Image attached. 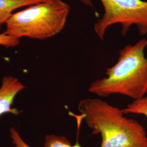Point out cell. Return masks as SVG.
I'll use <instances>...</instances> for the list:
<instances>
[{"label":"cell","instance_id":"1","mask_svg":"<svg viewBox=\"0 0 147 147\" xmlns=\"http://www.w3.org/2000/svg\"><path fill=\"white\" fill-rule=\"evenodd\" d=\"M78 110L92 134L100 135V147H147L144 126L119 108L99 98H88L80 100Z\"/></svg>","mask_w":147,"mask_h":147},{"label":"cell","instance_id":"2","mask_svg":"<svg viewBox=\"0 0 147 147\" xmlns=\"http://www.w3.org/2000/svg\"><path fill=\"white\" fill-rule=\"evenodd\" d=\"M147 39L143 38L121 49L118 61L107 69L106 77L96 79L88 88L90 93L99 98L113 94L126 96L133 100L147 94Z\"/></svg>","mask_w":147,"mask_h":147},{"label":"cell","instance_id":"3","mask_svg":"<svg viewBox=\"0 0 147 147\" xmlns=\"http://www.w3.org/2000/svg\"><path fill=\"white\" fill-rule=\"evenodd\" d=\"M70 6L62 0H43L13 13L5 33L20 39H46L60 33L67 21Z\"/></svg>","mask_w":147,"mask_h":147},{"label":"cell","instance_id":"4","mask_svg":"<svg viewBox=\"0 0 147 147\" xmlns=\"http://www.w3.org/2000/svg\"><path fill=\"white\" fill-rule=\"evenodd\" d=\"M104 8L102 17L95 23L94 30L103 40L110 27L119 24L124 36L132 26L137 27L141 36L147 34V1L100 0Z\"/></svg>","mask_w":147,"mask_h":147},{"label":"cell","instance_id":"5","mask_svg":"<svg viewBox=\"0 0 147 147\" xmlns=\"http://www.w3.org/2000/svg\"><path fill=\"white\" fill-rule=\"evenodd\" d=\"M25 88L19 79L11 76H5L0 87V116L6 113L19 115L20 111L12 107L16 96Z\"/></svg>","mask_w":147,"mask_h":147},{"label":"cell","instance_id":"6","mask_svg":"<svg viewBox=\"0 0 147 147\" xmlns=\"http://www.w3.org/2000/svg\"><path fill=\"white\" fill-rule=\"evenodd\" d=\"M9 135L13 146L9 147H31L22 139L19 132L11 127L9 129ZM44 147H82L77 140L72 144L66 137L55 135H47L45 137Z\"/></svg>","mask_w":147,"mask_h":147},{"label":"cell","instance_id":"7","mask_svg":"<svg viewBox=\"0 0 147 147\" xmlns=\"http://www.w3.org/2000/svg\"><path fill=\"white\" fill-rule=\"evenodd\" d=\"M43 0H0V31L10 18L13 11L23 7L33 5Z\"/></svg>","mask_w":147,"mask_h":147},{"label":"cell","instance_id":"8","mask_svg":"<svg viewBox=\"0 0 147 147\" xmlns=\"http://www.w3.org/2000/svg\"><path fill=\"white\" fill-rule=\"evenodd\" d=\"M121 110L124 115H140L147 118V94L142 98L133 100Z\"/></svg>","mask_w":147,"mask_h":147},{"label":"cell","instance_id":"9","mask_svg":"<svg viewBox=\"0 0 147 147\" xmlns=\"http://www.w3.org/2000/svg\"><path fill=\"white\" fill-rule=\"evenodd\" d=\"M20 44V39L3 32L0 34V45L6 47H13Z\"/></svg>","mask_w":147,"mask_h":147},{"label":"cell","instance_id":"10","mask_svg":"<svg viewBox=\"0 0 147 147\" xmlns=\"http://www.w3.org/2000/svg\"><path fill=\"white\" fill-rule=\"evenodd\" d=\"M84 5L88 6V7H93V4L92 1V0H80Z\"/></svg>","mask_w":147,"mask_h":147}]
</instances>
